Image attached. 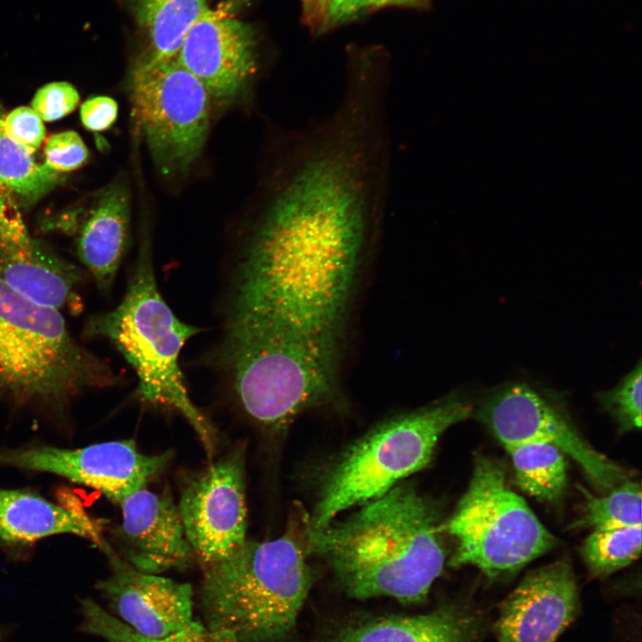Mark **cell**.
<instances>
[{
	"label": "cell",
	"mask_w": 642,
	"mask_h": 642,
	"mask_svg": "<svg viewBox=\"0 0 642 642\" xmlns=\"http://www.w3.org/2000/svg\"><path fill=\"white\" fill-rule=\"evenodd\" d=\"M373 225L338 209L270 203L243 257L229 320L280 330L338 355Z\"/></svg>",
	"instance_id": "cell-1"
},
{
	"label": "cell",
	"mask_w": 642,
	"mask_h": 642,
	"mask_svg": "<svg viewBox=\"0 0 642 642\" xmlns=\"http://www.w3.org/2000/svg\"><path fill=\"white\" fill-rule=\"evenodd\" d=\"M440 533L428 501L398 484L342 521L307 529L306 550L324 559L355 598L387 596L416 603L442 572Z\"/></svg>",
	"instance_id": "cell-2"
},
{
	"label": "cell",
	"mask_w": 642,
	"mask_h": 642,
	"mask_svg": "<svg viewBox=\"0 0 642 642\" xmlns=\"http://www.w3.org/2000/svg\"><path fill=\"white\" fill-rule=\"evenodd\" d=\"M119 382L71 335L60 310L0 280V412L64 420L86 392Z\"/></svg>",
	"instance_id": "cell-3"
},
{
	"label": "cell",
	"mask_w": 642,
	"mask_h": 642,
	"mask_svg": "<svg viewBox=\"0 0 642 642\" xmlns=\"http://www.w3.org/2000/svg\"><path fill=\"white\" fill-rule=\"evenodd\" d=\"M306 555V547L286 532L267 541L246 540L228 556L202 566V624L236 642H283L311 586Z\"/></svg>",
	"instance_id": "cell-4"
},
{
	"label": "cell",
	"mask_w": 642,
	"mask_h": 642,
	"mask_svg": "<svg viewBox=\"0 0 642 642\" xmlns=\"http://www.w3.org/2000/svg\"><path fill=\"white\" fill-rule=\"evenodd\" d=\"M199 332L198 327L180 321L161 297L145 248L138 254L120 303L112 310L91 316L83 327L85 338L108 340L133 367L138 378V399L182 415L211 459L215 430L191 401L179 367L183 346Z\"/></svg>",
	"instance_id": "cell-5"
},
{
	"label": "cell",
	"mask_w": 642,
	"mask_h": 642,
	"mask_svg": "<svg viewBox=\"0 0 642 642\" xmlns=\"http://www.w3.org/2000/svg\"><path fill=\"white\" fill-rule=\"evenodd\" d=\"M221 354L243 410L268 429H284L338 393V356L285 332L228 321Z\"/></svg>",
	"instance_id": "cell-6"
},
{
	"label": "cell",
	"mask_w": 642,
	"mask_h": 642,
	"mask_svg": "<svg viewBox=\"0 0 642 642\" xmlns=\"http://www.w3.org/2000/svg\"><path fill=\"white\" fill-rule=\"evenodd\" d=\"M458 395L393 416L350 445L329 465L308 530H321L347 509L381 497L431 462L441 435L473 414Z\"/></svg>",
	"instance_id": "cell-7"
},
{
	"label": "cell",
	"mask_w": 642,
	"mask_h": 642,
	"mask_svg": "<svg viewBox=\"0 0 642 642\" xmlns=\"http://www.w3.org/2000/svg\"><path fill=\"white\" fill-rule=\"evenodd\" d=\"M445 529L457 542L451 564L473 565L490 579L517 572L556 544L506 485L504 468L482 456L476 458L468 488Z\"/></svg>",
	"instance_id": "cell-8"
},
{
	"label": "cell",
	"mask_w": 642,
	"mask_h": 642,
	"mask_svg": "<svg viewBox=\"0 0 642 642\" xmlns=\"http://www.w3.org/2000/svg\"><path fill=\"white\" fill-rule=\"evenodd\" d=\"M129 95L152 159L165 176L187 172L207 138L212 100L204 85L177 60L146 55L134 64Z\"/></svg>",
	"instance_id": "cell-9"
},
{
	"label": "cell",
	"mask_w": 642,
	"mask_h": 642,
	"mask_svg": "<svg viewBox=\"0 0 642 642\" xmlns=\"http://www.w3.org/2000/svg\"><path fill=\"white\" fill-rule=\"evenodd\" d=\"M478 416L505 448L530 442L554 446L572 457L601 490L610 491L627 480L626 472L591 447L563 410L526 383L498 388Z\"/></svg>",
	"instance_id": "cell-10"
},
{
	"label": "cell",
	"mask_w": 642,
	"mask_h": 642,
	"mask_svg": "<svg viewBox=\"0 0 642 642\" xmlns=\"http://www.w3.org/2000/svg\"><path fill=\"white\" fill-rule=\"evenodd\" d=\"M171 452L147 456L133 440L67 449L33 445L0 449V467L52 473L100 491L119 504L158 476Z\"/></svg>",
	"instance_id": "cell-11"
},
{
	"label": "cell",
	"mask_w": 642,
	"mask_h": 642,
	"mask_svg": "<svg viewBox=\"0 0 642 642\" xmlns=\"http://www.w3.org/2000/svg\"><path fill=\"white\" fill-rule=\"evenodd\" d=\"M235 449L185 485L177 506L186 539L202 566L246 541L245 463Z\"/></svg>",
	"instance_id": "cell-12"
},
{
	"label": "cell",
	"mask_w": 642,
	"mask_h": 642,
	"mask_svg": "<svg viewBox=\"0 0 642 642\" xmlns=\"http://www.w3.org/2000/svg\"><path fill=\"white\" fill-rule=\"evenodd\" d=\"M101 549L111 572L96 588L117 619L152 638L170 636L195 622L190 584L136 569L106 541Z\"/></svg>",
	"instance_id": "cell-13"
},
{
	"label": "cell",
	"mask_w": 642,
	"mask_h": 642,
	"mask_svg": "<svg viewBox=\"0 0 642 642\" xmlns=\"http://www.w3.org/2000/svg\"><path fill=\"white\" fill-rule=\"evenodd\" d=\"M231 4L209 8L186 35L178 62L207 88L212 103H230L256 70L251 27L232 15Z\"/></svg>",
	"instance_id": "cell-14"
},
{
	"label": "cell",
	"mask_w": 642,
	"mask_h": 642,
	"mask_svg": "<svg viewBox=\"0 0 642 642\" xmlns=\"http://www.w3.org/2000/svg\"><path fill=\"white\" fill-rule=\"evenodd\" d=\"M121 524L113 530L116 552L136 569L160 574L185 570L194 553L170 492L142 488L122 499Z\"/></svg>",
	"instance_id": "cell-15"
},
{
	"label": "cell",
	"mask_w": 642,
	"mask_h": 642,
	"mask_svg": "<svg viewBox=\"0 0 642 642\" xmlns=\"http://www.w3.org/2000/svg\"><path fill=\"white\" fill-rule=\"evenodd\" d=\"M81 269L28 233L21 218L0 208V280L31 300L62 312L81 307Z\"/></svg>",
	"instance_id": "cell-16"
},
{
	"label": "cell",
	"mask_w": 642,
	"mask_h": 642,
	"mask_svg": "<svg viewBox=\"0 0 642 642\" xmlns=\"http://www.w3.org/2000/svg\"><path fill=\"white\" fill-rule=\"evenodd\" d=\"M578 590L570 563L529 572L501 606L498 642H554L573 619Z\"/></svg>",
	"instance_id": "cell-17"
},
{
	"label": "cell",
	"mask_w": 642,
	"mask_h": 642,
	"mask_svg": "<svg viewBox=\"0 0 642 642\" xmlns=\"http://www.w3.org/2000/svg\"><path fill=\"white\" fill-rule=\"evenodd\" d=\"M75 535L102 548L106 541L101 523L81 509L53 503L24 490L0 488V542L34 543L55 535Z\"/></svg>",
	"instance_id": "cell-18"
},
{
	"label": "cell",
	"mask_w": 642,
	"mask_h": 642,
	"mask_svg": "<svg viewBox=\"0 0 642 642\" xmlns=\"http://www.w3.org/2000/svg\"><path fill=\"white\" fill-rule=\"evenodd\" d=\"M129 221V191L119 179L100 193L79 231L78 259L103 293L111 291L128 247Z\"/></svg>",
	"instance_id": "cell-19"
},
{
	"label": "cell",
	"mask_w": 642,
	"mask_h": 642,
	"mask_svg": "<svg viewBox=\"0 0 642 642\" xmlns=\"http://www.w3.org/2000/svg\"><path fill=\"white\" fill-rule=\"evenodd\" d=\"M478 620L457 606L414 616L379 617L342 628L331 642H475Z\"/></svg>",
	"instance_id": "cell-20"
},
{
	"label": "cell",
	"mask_w": 642,
	"mask_h": 642,
	"mask_svg": "<svg viewBox=\"0 0 642 642\" xmlns=\"http://www.w3.org/2000/svg\"><path fill=\"white\" fill-rule=\"evenodd\" d=\"M209 8L208 0H133L136 22L149 44L145 55L177 58L186 35Z\"/></svg>",
	"instance_id": "cell-21"
},
{
	"label": "cell",
	"mask_w": 642,
	"mask_h": 642,
	"mask_svg": "<svg viewBox=\"0 0 642 642\" xmlns=\"http://www.w3.org/2000/svg\"><path fill=\"white\" fill-rule=\"evenodd\" d=\"M512 459L515 482L540 501L558 500L567 482L564 455L545 443H522L506 448Z\"/></svg>",
	"instance_id": "cell-22"
},
{
	"label": "cell",
	"mask_w": 642,
	"mask_h": 642,
	"mask_svg": "<svg viewBox=\"0 0 642 642\" xmlns=\"http://www.w3.org/2000/svg\"><path fill=\"white\" fill-rule=\"evenodd\" d=\"M4 117L0 107V185L27 202H34L63 177L37 162L33 152L10 137L4 128Z\"/></svg>",
	"instance_id": "cell-23"
},
{
	"label": "cell",
	"mask_w": 642,
	"mask_h": 642,
	"mask_svg": "<svg viewBox=\"0 0 642 642\" xmlns=\"http://www.w3.org/2000/svg\"><path fill=\"white\" fill-rule=\"evenodd\" d=\"M80 630L106 642H236L195 621L189 628L162 638L142 636L91 598L80 600Z\"/></svg>",
	"instance_id": "cell-24"
},
{
	"label": "cell",
	"mask_w": 642,
	"mask_h": 642,
	"mask_svg": "<svg viewBox=\"0 0 642 642\" xmlns=\"http://www.w3.org/2000/svg\"><path fill=\"white\" fill-rule=\"evenodd\" d=\"M641 536V525L594 529L583 543L582 556L595 576H607L640 556Z\"/></svg>",
	"instance_id": "cell-25"
},
{
	"label": "cell",
	"mask_w": 642,
	"mask_h": 642,
	"mask_svg": "<svg viewBox=\"0 0 642 642\" xmlns=\"http://www.w3.org/2000/svg\"><path fill=\"white\" fill-rule=\"evenodd\" d=\"M581 490L585 498L580 519L583 525L593 529L641 525L642 498L638 483L626 480L603 497Z\"/></svg>",
	"instance_id": "cell-26"
},
{
	"label": "cell",
	"mask_w": 642,
	"mask_h": 642,
	"mask_svg": "<svg viewBox=\"0 0 642 642\" xmlns=\"http://www.w3.org/2000/svg\"><path fill=\"white\" fill-rule=\"evenodd\" d=\"M641 362L613 389L599 392L597 399L618 424L621 432L641 427Z\"/></svg>",
	"instance_id": "cell-27"
},
{
	"label": "cell",
	"mask_w": 642,
	"mask_h": 642,
	"mask_svg": "<svg viewBox=\"0 0 642 642\" xmlns=\"http://www.w3.org/2000/svg\"><path fill=\"white\" fill-rule=\"evenodd\" d=\"M45 164L57 173L79 169L88 158V150L81 136L68 130L52 135L44 147Z\"/></svg>",
	"instance_id": "cell-28"
},
{
	"label": "cell",
	"mask_w": 642,
	"mask_h": 642,
	"mask_svg": "<svg viewBox=\"0 0 642 642\" xmlns=\"http://www.w3.org/2000/svg\"><path fill=\"white\" fill-rule=\"evenodd\" d=\"M79 95L73 85L65 81L48 83L34 95L31 108L43 121L58 120L78 106Z\"/></svg>",
	"instance_id": "cell-29"
},
{
	"label": "cell",
	"mask_w": 642,
	"mask_h": 642,
	"mask_svg": "<svg viewBox=\"0 0 642 642\" xmlns=\"http://www.w3.org/2000/svg\"><path fill=\"white\" fill-rule=\"evenodd\" d=\"M3 124L10 137L33 152L41 147L45 138L43 120L31 107L13 109L4 114Z\"/></svg>",
	"instance_id": "cell-30"
},
{
	"label": "cell",
	"mask_w": 642,
	"mask_h": 642,
	"mask_svg": "<svg viewBox=\"0 0 642 642\" xmlns=\"http://www.w3.org/2000/svg\"><path fill=\"white\" fill-rule=\"evenodd\" d=\"M80 119L83 126L94 132L110 128L118 116V103L109 96H94L80 106Z\"/></svg>",
	"instance_id": "cell-31"
},
{
	"label": "cell",
	"mask_w": 642,
	"mask_h": 642,
	"mask_svg": "<svg viewBox=\"0 0 642 642\" xmlns=\"http://www.w3.org/2000/svg\"><path fill=\"white\" fill-rule=\"evenodd\" d=\"M366 9L369 0H329L327 29L354 21Z\"/></svg>",
	"instance_id": "cell-32"
},
{
	"label": "cell",
	"mask_w": 642,
	"mask_h": 642,
	"mask_svg": "<svg viewBox=\"0 0 642 642\" xmlns=\"http://www.w3.org/2000/svg\"><path fill=\"white\" fill-rule=\"evenodd\" d=\"M302 20L310 31L320 34L327 30L329 0H301Z\"/></svg>",
	"instance_id": "cell-33"
},
{
	"label": "cell",
	"mask_w": 642,
	"mask_h": 642,
	"mask_svg": "<svg viewBox=\"0 0 642 642\" xmlns=\"http://www.w3.org/2000/svg\"><path fill=\"white\" fill-rule=\"evenodd\" d=\"M431 0H369L370 8L378 9L381 7L397 5L407 7H428Z\"/></svg>",
	"instance_id": "cell-34"
},
{
	"label": "cell",
	"mask_w": 642,
	"mask_h": 642,
	"mask_svg": "<svg viewBox=\"0 0 642 642\" xmlns=\"http://www.w3.org/2000/svg\"><path fill=\"white\" fill-rule=\"evenodd\" d=\"M2 638H3V634H2V632L0 631V642H2Z\"/></svg>",
	"instance_id": "cell-35"
}]
</instances>
